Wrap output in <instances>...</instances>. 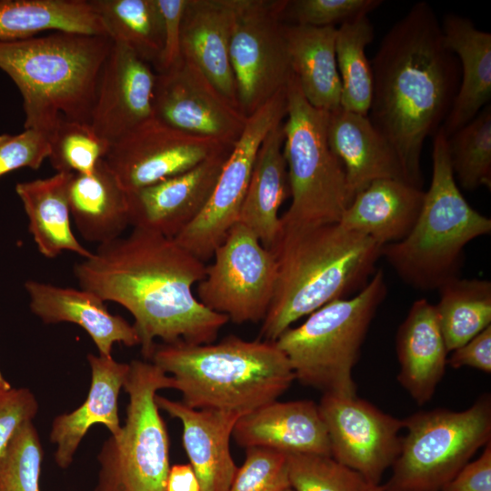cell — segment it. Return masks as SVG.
Returning a JSON list of instances; mask_svg holds the SVG:
<instances>
[{
	"mask_svg": "<svg viewBox=\"0 0 491 491\" xmlns=\"http://www.w3.org/2000/svg\"><path fill=\"white\" fill-rule=\"evenodd\" d=\"M205 270V263L174 238L133 227L127 236L99 245L75 265L74 275L80 288L130 312L141 352L150 358L155 338L164 344H210L229 321L192 291Z\"/></svg>",
	"mask_w": 491,
	"mask_h": 491,
	"instance_id": "cell-1",
	"label": "cell"
},
{
	"mask_svg": "<svg viewBox=\"0 0 491 491\" xmlns=\"http://www.w3.org/2000/svg\"><path fill=\"white\" fill-rule=\"evenodd\" d=\"M370 63L367 117L396 151L408 183L422 188L424 143L447 117L461 76L432 6L416 3L386 33Z\"/></svg>",
	"mask_w": 491,
	"mask_h": 491,
	"instance_id": "cell-2",
	"label": "cell"
},
{
	"mask_svg": "<svg viewBox=\"0 0 491 491\" xmlns=\"http://www.w3.org/2000/svg\"><path fill=\"white\" fill-rule=\"evenodd\" d=\"M381 248L339 223H281L269 249L276 264L275 290L258 338L275 342L298 319L364 288L381 258Z\"/></svg>",
	"mask_w": 491,
	"mask_h": 491,
	"instance_id": "cell-3",
	"label": "cell"
},
{
	"mask_svg": "<svg viewBox=\"0 0 491 491\" xmlns=\"http://www.w3.org/2000/svg\"><path fill=\"white\" fill-rule=\"evenodd\" d=\"M174 380L184 405L242 416L277 400L296 379L276 342L229 336L216 344L155 345L150 357Z\"/></svg>",
	"mask_w": 491,
	"mask_h": 491,
	"instance_id": "cell-4",
	"label": "cell"
},
{
	"mask_svg": "<svg viewBox=\"0 0 491 491\" xmlns=\"http://www.w3.org/2000/svg\"><path fill=\"white\" fill-rule=\"evenodd\" d=\"M112 44L106 35L66 32L0 41V69L22 95L25 129L48 136L61 116L89 123Z\"/></svg>",
	"mask_w": 491,
	"mask_h": 491,
	"instance_id": "cell-5",
	"label": "cell"
},
{
	"mask_svg": "<svg viewBox=\"0 0 491 491\" xmlns=\"http://www.w3.org/2000/svg\"><path fill=\"white\" fill-rule=\"evenodd\" d=\"M431 184L414 227L403 240L383 246L385 257L399 277L422 291L438 289L457 277L464 248L491 232V220L461 194L441 129L433 136Z\"/></svg>",
	"mask_w": 491,
	"mask_h": 491,
	"instance_id": "cell-6",
	"label": "cell"
},
{
	"mask_svg": "<svg viewBox=\"0 0 491 491\" xmlns=\"http://www.w3.org/2000/svg\"><path fill=\"white\" fill-rule=\"evenodd\" d=\"M386 290L384 273L378 270L356 296L323 306L302 325L281 334L275 342L296 379L323 394L356 396L353 368Z\"/></svg>",
	"mask_w": 491,
	"mask_h": 491,
	"instance_id": "cell-7",
	"label": "cell"
},
{
	"mask_svg": "<svg viewBox=\"0 0 491 491\" xmlns=\"http://www.w3.org/2000/svg\"><path fill=\"white\" fill-rule=\"evenodd\" d=\"M283 152L291 204L284 225L338 223L349 200L344 166L327 139L329 112L312 106L292 74L286 86Z\"/></svg>",
	"mask_w": 491,
	"mask_h": 491,
	"instance_id": "cell-8",
	"label": "cell"
},
{
	"mask_svg": "<svg viewBox=\"0 0 491 491\" xmlns=\"http://www.w3.org/2000/svg\"><path fill=\"white\" fill-rule=\"evenodd\" d=\"M123 387L129 396L125 423L98 456L95 491H165L169 441L155 396L174 388V380L152 362L133 360Z\"/></svg>",
	"mask_w": 491,
	"mask_h": 491,
	"instance_id": "cell-9",
	"label": "cell"
},
{
	"mask_svg": "<svg viewBox=\"0 0 491 491\" xmlns=\"http://www.w3.org/2000/svg\"><path fill=\"white\" fill-rule=\"evenodd\" d=\"M400 454L383 491H441L491 441V396L467 409L420 411L403 419Z\"/></svg>",
	"mask_w": 491,
	"mask_h": 491,
	"instance_id": "cell-10",
	"label": "cell"
},
{
	"mask_svg": "<svg viewBox=\"0 0 491 491\" xmlns=\"http://www.w3.org/2000/svg\"><path fill=\"white\" fill-rule=\"evenodd\" d=\"M197 299L235 324L263 321L271 304L276 264L271 250L236 222L214 252Z\"/></svg>",
	"mask_w": 491,
	"mask_h": 491,
	"instance_id": "cell-11",
	"label": "cell"
},
{
	"mask_svg": "<svg viewBox=\"0 0 491 491\" xmlns=\"http://www.w3.org/2000/svg\"><path fill=\"white\" fill-rule=\"evenodd\" d=\"M281 5L282 0H237L229 59L237 105L246 117L285 88L293 74Z\"/></svg>",
	"mask_w": 491,
	"mask_h": 491,
	"instance_id": "cell-12",
	"label": "cell"
},
{
	"mask_svg": "<svg viewBox=\"0 0 491 491\" xmlns=\"http://www.w3.org/2000/svg\"><path fill=\"white\" fill-rule=\"evenodd\" d=\"M286 109L285 87L247 117L246 127L233 145L206 205L174 238L203 262L213 256L237 222L258 149L271 129L285 120Z\"/></svg>",
	"mask_w": 491,
	"mask_h": 491,
	"instance_id": "cell-13",
	"label": "cell"
},
{
	"mask_svg": "<svg viewBox=\"0 0 491 491\" xmlns=\"http://www.w3.org/2000/svg\"><path fill=\"white\" fill-rule=\"evenodd\" d=\"M317 406L327 430L331 456L371 486L380 485L385 471L400 454L403 419L357 396L323 394Z\"/></svg>",
	"mask_w": 491,
	"mask_h": 491,
	"instance_id": "cell-14",
	"label": "cell"
},
{
	"mask_svg": "<svg viewBox=\"0 0 491 491\" xmlns=\"http://www.w3.org/2000/svg\"><path fill=\"white\" fill-rule=\"evenodd\" d=\"M233 145L151 118L113 144L105 161L127 193L185 173Z\"/></svg>",
	"mask_w": 491,
	"mask_h": 491,
	"instance_id": "cell-15",
	"label": "cell"
},
{
	"mask_svg": "<svg viewBox=\"0 0 491 491\" xmlns=\"http://www.w3.org/2000/svg\"><path fill=\"white\" fill-rule=\"evenodd\" d=\"M153 115L175 129L228 145L236 143L247 120L183 56L174 66L156 73Z\"/></svg>",
	"mask_w": 491,
	"mask_h": 491,
	"instance_id": "cell-16",
	"label": "cell"
},
{
	"mask_svg": "<svg viewBox=\"0 0 491 491\" xmlns=\"http://www.w3.org/2000/svg\"><path fill=\"white\" fill-rule=\"evenodd\" d=\"M156 73L126 46L114 43L103 65L89 124L111 145L154 117Z\"/></svg>",
	"mask_w": 491,
	"mask_h": 491,
	"instance_id": "cell-17",
	"label": "cell"
},
{
	"mask_svg": "<svg viewBox=\"0 0 491 491\" xmlns=\"http://www.w3.org/2000/svg\"><path fill=\"white\" fill-rule=\"evenodd\" d=\"M232 148L185 173L127 193L129 224L175 238L206 205Z\"/></svg>",
	"mask_w": 491,
	"mask_h": 491,
	"instance_id": "cell-18",
	"label": "cell"
},
{
	"mask_svg": "<svg viewBox=\"0 0 491 491\" xmlns=\"http://www.w3.org/2000/svg\"><path fill=\"white\" fill-rule=\"evenodd\" d=\"M232 436L246 449L331 456L326 427L317 405L311 400L266 404L241 416Z\"/></svg>",
	"mask_w": 491,
	"mask_h": 491,
	"instance_id": "cell-19",
	"label": "cell"
},
{
	"mask_svg": "<svg viewBox=\"0 0 491 491\" xmlns=\"http://www.w3.org/2000/svg\"><path fill=\"white\" fill-rule=\"evenodd\" d=\"M155 403L158 408L181 421L183 446L200 491H227L238 468L231 455L230 438L242 415L195 409L158 395Z\"/></svg>",
	"mask_w": 491,
	"mask_h": 491,
	"instance_id": "cell-20",
	"label": "cell"
},
{
	"mask_svg": "<svg viewBox=\"0 0 491 491\" xmlns=\"http://www.w3.org/2000/svg\"><path fill=\"white\" fill-rule=\"evenodd\" d=\"M236 4L237 0H186L182 19L181 52L184 58L195 65L238 108L229 59Z\"/></svg>",
	"mask_w": 491,
	"mask_h": 491,
	"instance_id": "cell-21",
	"label": "cell"
},
{
	"mask_svg": "<svg viewBox=\"0 0 491 491\" xmlns=\"http://www.w3.org/2000/svg\"><path fill=\"white\" fill-rule=\"evenodd\" d=\"M327 139L344 166L349 204L376 180L408 182L396 151L367 115L341 107L329 112Z\"/></svg>",
	"mask_w": 491,
	"mask_h": 491,
	"instance_id": "cell-22",
	"label": "cell"
},
{
	"mask_svg": "<svg viewBox=\"0 0 491 491\" xmlns=\"http://www.w3.org/2000/svg\"><path fill=\"white\" fill-rule=\"evenodd\" d=\"M25 288L33 314L45 324L78 325L90 336L100 355L111 356L115 343L139 345L134 326L122 316L112 315L105 302L89 291L35 280L26 281Z\"/></svg>",
	"mask_w": 491,
	"mask_h": 491,
	"instance_id": "cell-23",
	"label": "cell"
},
{
	"mask_svg": "<svg viewBox=\"0 0 491 491\" xmlns=\"http://www.w3.org/2000/svg\"><path fill=\"white\" fill-rule=\"evenodd\" d=\"M441 29L446 46L460 65V83L451 110L441 126L449 137L471 121L491 98V34L467 17L447 14Z\"/></svg>",
	"mask_w": 491,
	"mask_h": 491,
	"instance_id": "cell-24",
	"label": "cell"
},
{
	"mask_svg": "<svg viewBox=\"0 0 491 491\" xmlns=\"http://www.w3.org/2000/svg\"><path fill=\"white\" fill-rule=\"evenodd\" d=\"M397 380L414 401L429 402L444 376L447 350L435 308L425 298L413 303L396 334Z\"/></svg>",
	"mask_w": 491,
	"mask_h": 491,
	"instance_id": "cell-25",
	"label": "cell"
},
{
	"mask_svg": "<svg viewBox=\"0 0 491 491\" xmlns=\"http://www.w3.org/2000/svg\"><path fill=\"white\" fill-rule=\"evenodd\" d=\"M424 196L422 188L405 180L378 179L355 196L338 223L382 246L396 243L414 227Z\"/></svg>",
	"mask_w": 491,
	"mask_h": 491,
	"instance_id": "cell-26",
	"label": "cell"
},
{
	"mask_svg": "<svg viewBox=\"0 0 491 491\" xmlns=\"http://www.w3.org/2000/svg\"><path fill=\"white\" fill-rule=\"evenodd\" d=\"M87 360L92 381L85 401L73 412L55 417L52 425L50 438L57 446L55 459L62 468L71 464L78 445L93 425L105 426L112 436L121 430L117 399L129 364L100 354H88Z\"/></svg>",
	"mask_w": 491,
	"mask_h": 491,
	"instance_id": "cell-27",
	"label": "cell"
},
{
	"mask_svg": "<svg viewBox=\"0 0 491 491\" xmlns=\"http://www.w3.org/2000/svg\"><path fill=\"white\" fill-rule=\"evenodd\" d=\"M284 140L283 121L271 129L258 149L237 219L267 249L280 232L279 208L290 195Z\"/></svg>",
	"mask_w": 491,
	"mask_h": 491,
	"instance_id": "cell-28",
	"label": "cell"
},
{
	"mask_svg": "<svg viewBox=\"0 0 491 491\" xmlns=\"http://www.w3.org/2000/svg\"><path fill=\"white\" fill-rule=\"evenodd\" d=\"M68 202L71 216L86 241L108 243L130 225L128 194L104 159L89 175L72 174Z\"/></svg>",
	"mask_w": 491,
	"mask_h": 491,
	"instance_id": "cell-29",
	"label": "cell"
},
{
	"mask_svg": "<svg viewBox=\"0 0 491 491\" xmlns=\"http://www.w3.org/2000/svg\"><path fill=\"white\" fill-rule=\"evenodd\" d=\"M283 34L292 73L307 102L328 112L340 108L336 27L283 24Z\"/></svg>",
	"mask_w": 491,
	"mask_h": 491,
	"instance_id": "cell-30",
	"label": "cell"
},
{
	"mask_svg": "<svg viewBox=\"0 0 491 491\" xmlns=\"http://www.w3.org/2000/svg\"><path fill=\"white\" fill-rule=\"evenodd\" d=\"M72 174L54 175L16 184L15 192L28 218V229L40 254L55 258L70 251L84 259L92 256L75 237L71 227L68 184Z\"/></svg>",
	"mask_w": 491,
	"mask_h": 491,
	"instance_id": "cell-31",
	"label": "cell"
},
{
	"mask_svg": "<svg viewBox=\"0 0 491 491\" xmlns=\"http://www.w3.org/2000/svg\"><path fill=\"white\" fill-rule=\"evenodd\" d=\"M45 31L108 36L90 1L0 0V41L27 39Z\"/></svg>",
	"mask_w": 491,
	"mask_h": 491,
	"instance_id": "cell-32",
	"label": "cell"
},
{
	"mask_svg": "<svg viewBox=\"0 0 491 491\" xmlns=\"http://www.w3.org/2000/svg\"><path fill=\"white\" fill-rule=\"evenodd\" d=\"M107 35L155 70L164 47L163 17L156 0H90Z\"/></svg>",
	"mask_w": 491,
	"mask_h": 491,
	"instance_id": "cell-33",
	"label": "cell"
},
{
	"mask_svg": "<svg viewBox=\"0 0 491 491\" xmlns=\"http://www.w3.org/2000/svg\"><path fill=\"white\" fill-rule=\"evenodd\" d=\"M435 305L447 352L460 347L491 326V282L452 278L438 289Z\"/></svg>",
	"mask_w": 491,
	"mask_h": 491,
	"instance_id": "cell-34",
	"label": "cell"
},
{
	"mask_svg": "<svg viewBox=\"0 0 491 491\" xmlns=\"http://www.w3.org/2000/svg\"><path fill=\"white\" fill-rule=\"evenodd\" d=\"M374 26L367 15L336 27V58L341 81L340 107L367 115L373 95V74L366 48L373 41Z\"/></svg>",
	"mask_w": 491,
	"mask_h": 491,
	"instance_id": "cell-35",
	"label": "cell"
},
{
	"mask_svg": "<svg viewBox=\"0 0 491 491\" xmlns=\"http://www.w3.org/2000/svg\"><path fill=\"white\" fill-rule=\"evenodd\" d=\"M456 181L468 191L491 186V105L447 137Z\"/></svg>",
	"mask_w": 491,
	"mask_h": 491,
	"instance_id": "cell-36",
	"label": "cell"
},
{
	"mask_svg": "<svg viewBox=\"0 0 491 491\" xmlns=\"http://www.w3.org/2000/svg\"><path fill=\"white\" fill-rule=\"evenodd\" d=\"M49 160L56 173L91 174L105 159L111 145L88 122L61 116L48 135Z\"/></svg>",
	"mask_w": 491,
	"mask_h": 491,
	"instance_id": "cell-37",
	"label": "cell"
},
{
	"mask_svg": "<svg viewBox=\"0 0 491 491\" xmlns=\"http://www.w3.org/2000/svg\"><path fill=\"white\" fill-rule=\"evenodd\" d=\"M287 472L295 491H368L371 485L331 456L288 454Z\"/></svg>",
	"mask_w": 491,
	"mask_h": 491,
	"instance_id": "cell-38",
	"label": "cell"
},
{
	"mask_svg": "<svg viewBox=\"0 0 491 491\" xmlns=\"http://www.w3.org/2000/svg\"><path fill=\"white\" fill-rule=\"evenodd\" d=\"M43 449L32 421L25 423L0 455V491H40Z\"/></svg>",
	"mask_w": 491,
	"mask_h": 491,
	"instance_id": "cell-39",
	"label": "cell"
},
{
	"mask_svg": "<svg viewBox=\"0 0 491 491\" xmlns=\"http://www.w3.org/2000/svg\"><path fill=\"white\" fill-rule=\"evenodd\" d=\"M380 0H282L278 18L282 24L335 26L376 9Z\"/></svg>",
	"mask_w": 491,
	"mask_h": 491,
	"instance_id": "cell-40",
	"label": "cell"
},
{
	"mask_svg": "<svg viewBox=\"0 0 491 491\" xmlns=\"http://www.w3.org/2000/svg\"><path fill=\"white\" fill-rule=\"evenodd\" d=\"M289 486L287 454L250 447L227 491H283Z\"/></svg>",
	"mask_w": 491,
	"mask_h": 491,
	"instance_id": "cell-41",
	"label": "cell"
},
{
	"mask_svg": "<svg viewBox=\"0 0 491 491\" xmlns=\"http://www.w3.org/2000/svg\"><path fill=\"white\" fill-rule=\"evenodd\" d=\"M50 144L45 134L25 129L18 134L0 135V177L19 168L38 169L49 157Z\"/></svg>",
	"mask_w": 491,
	"mask_h": 491,
	"instance_id": "cell-42",
	"label": "cell"
},
{
	"mask_svg": "<svg viewBox=\"0 0 491 491\" xmlns=\"http://www.w3.org/2000/svg\"><path fill=\"white\" fill-rule=\"evenodd\" d=\"M37 410V401L29 389L12 387L0 391V455L15 432L33 421Z\"/></svg>",
	"mask_w": 491,
	"mask_h": 491,
	"instance_id": "cell-43",
	"label": "cell"
},
{
	"mask_svg": "<svg viewBox=\"0 0 491 491\" xmlns=\"http://www.w3.org/2000/svg\"><path fill=\"white\" fill-rule=\"evenodd\" d=\"M163 17L164 47L155 72L165 71L182 58L181 28L186 0H156Z\"/></svg>",
	"mask_w": 491,
	"mask_h": 491,
	"instance_id": "cell-44",
	"label": "cell"
},
{
	"mask_svg": "<svg viewBox=\"0 0 491 491\" xmlns=\"http://www.w3.org/2000/svg\"><path fill=\"white\" fill-rule=\"evenodd\" d=\"M441 491H491V441L481 456L465 465Z\"/></svg>",
	"mask_w": 491,
	"mask_h": 491,
	"instance_id": "cell-45",
	"label": "cell"
},
{
	"mask_svg": "<svg viewBox=\"0 0 491 491\" xmlns=\"http://www.w3.org/2000/svg\"><path fill=\"white\" fill-rule=\"evenodd\" d=\"M452 352L446 364L453 368L470 366L491 373V326Z\"/></svg>",
	"mask_w": 491,
	"mask_h": 491,
	"instance_id": "cell-46",
	"label": "cell"
},
{
	"mask_svg": "<svg viewBox=\"0 0 491 491\" xmlns=\"http://www.w3.org/2000/svg\"><path fill=\"white\" fill-rule=\"evenodd\" d=\"M165 491H200L198 479L190 464L170 466Z\"/></svg>",
	"mask_w": 491,
	"mask_h": 491,
	"instance_id": "cell-47",
	"label": "cell"
},
{
	"mask_svg": "<svg viewBox=\"0 0 491 491\" xmlns=\"http://www.w3.org/2000/svg\"><path fill=\"white\" fill-rule=\"evenodd\" d=\"M12 388L11 385L5 379L0 372V391L8 390Z\"/></svg>",
	"mask_w": 491,
	"mask_h": 491,
	"instance_id": "cell-48",
	"label": "cell"
},
{
	"mask_svg": "<svg viewBox=\"0 0 491 491\" xmlns=\"http://www.w3.org/2000/svg\"><path fill=\"white\" fill-rule=\"evenodd\" d=\"M368 491H383L380 485L371 486Z\"/></svg>",
	"mask_w": 491,
	"mask_h": 491,
	"instance_id": "cell-49",
	"label": "cell"
},
{
	"mask_svg": "<svg viewBox=\"0 0 491 491\" xmlns=\"http://www.w3.org/2000/svg\"><path fill=\"white\" fill-rule=\"evenodd\" d=\"M283 491H295V490H294L292 487L289 486V487L286 488V489L283 490Z\"/></svg>",
	"mask_w": 491,
	"mask_h": 491,
	"instance_id": "cell-50",
	"label": "cell"
}]
</instances>
